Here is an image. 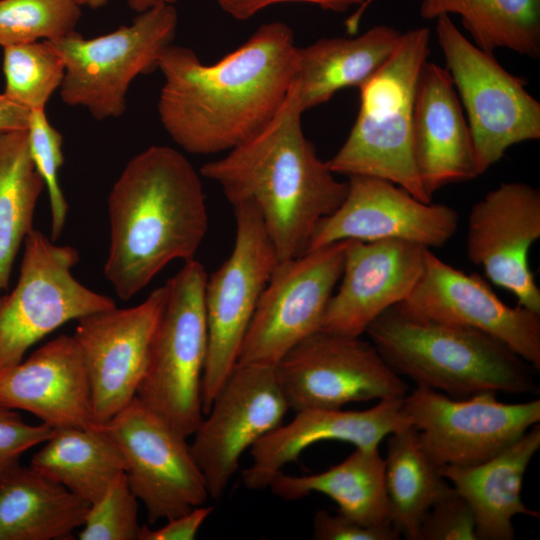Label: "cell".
<instances>
[{"instance_id": "cell-36", "label": "cell", "mask_w": 540, "mask_h": 540, "mask_svg": "<svg viewBox=\"0 0 540 540\" xmlns=\"http://www.w3.org/2000/svg\"><path fill=\"white\" fill-rule=\"evenodd\" d=\"M417 540H478L473 511L455 489L424 514Z\"/></svg>"}, {"instance_id": "cell-39", "label": "cell", "mask_w": 540, "mask_h": 540, "mask_svg": "<svg viewBox=\"0 0 540 540\" xmlns=\"http://www.w3.org/2000/svg\"><path fill=\"white\" fill-rule=\"evenodd\" d=\"M213 510V506L204 504L166 520L159 528L142 525L138 540H193Z\"/></svg>"}, {"instance_id": "cell-25", "label": "cell", "mask_w": 540, "mask_h": 540, "mask_svg": "<svg viewBox=\"0 0 540 540\" xmlns=\"http://www.w3.org/2000/svg\"><path fill=\"white\" fill-rule=\"evenodd\" d=\"M402 33L376 25L359 36L321 38L298 48L296 84L302 110L331 99L340 89L362 86L398 46Z\"/></svg>"}, {"instance_id": "cell-30", "label": "cell", "mask_w": 540, "mask_h": 540, "mask_svg": "<svg viewBox=\"0 0 540 540\" xmlns=\"http://www.w3.org/2000/svg\"><path fill=\"white\" fill-rule=\"evenodd\" d=\"M419 14L426 20L459 15L483 51L508 48L532 59L540 56V0H421Z\"/></svg>"}, {"instance_id": "cell-24", "label": "cell", "mask_w": 540, "mask_h": 540, "mask_svg": "<svg viewBox=\"0 0 540 540\" xmlns=\"http://www.w3.org/2000/svg\"><path fill=\"white\" fill-rule=\"evenodd\" d=\"M540 448V425L490 459L473 466L439 467L442 475L470 505L478 540H513V518H539L522 501L523 477Z\"/></svg>"}, {"instance_id": "cell-40", "label": "cell", "mask_w": 540, "mask_h": 540, "mask_svg": "<svg viewBox=\"0 0 540 540\" xmlns=\"http://www.w3.org/2000/svg\"><path fill=\"white\" fill-rule=\"evenodd\" d=\"M373 0H216L219 7L236 20H248L268 6L283 2H302L324 11L344 13L353 6L366 8Z\"/></svg>"}, {"instance_id": "cell-37", "label": "cell", "mask_w": 540, "mask_h": 540, "mask_svg": "<svg viewBox=\"0 0 540 540\" xmlns=\"http://www.w3.org/2000/svg\"><path fill=\"white\" fill-rule=\"evenodd\" d=\"M53 431L44 423L28 424L15 410L0 405V476L18 465L27 450L44 443Z\"/></svg>"}, {"instance_id": "cell-3", "label": "cell", "mask_w": 540, "mask_h": 540, "mask_svg": "<svg viewBox=\"0 0 540 540\" xmlns=\"http://www.w3.org/2000/svg\"><path fill=\"white\" fill-rule=\"evenodd\" d=\"M108 214L104 275L122 300L173 260H193L208 230L200 175L168 146H150L128 161L109 193Z\"/></svg>"}, {"instance_id": "cell-33", "label": "cell", "mask_w": 540, "mask_h": 540, "mask_svg": "<svg viewBox=\"0 0 540 540\" xmlns=\"http://www.w3.org/2000/svg\"><path fill=\"white\" fill-rule=\"evenodd\" d=\"M80 17L74 0H0V46L59 39Z\"/></svg>"}, {"instance_id": "cell-17", "label": "cell", "mask_w": 540, "mask_h": 540, "mask_svg": "<svg viewBox=\"0 0 540 540\" xmlns=\"http://www.w3.org/2000/svg\"><path fill=\"white\" fill-rule=\"evenodd\" d=\"M398 305L418 319L486 333L540 369V313L506 305L481 277L452 267L430 249L416 285Z\"/></svg>"}, {"instance_id": "cell-16", "label": "cell", "mask_w": 540, "mask_h": 540, "mask_svg": "<svg viewBox=\"0 0 540 540\" xmlns=\"http://www.w3.org/2000/svg\"><path fill=\"white\" fill-rule=\"evenodd\" d=\"M167 294L165 283L137 306L77 320L72 336L89 374L93 424L108 421L136 397Z\"/></svg>"}, {"instance_id": "cell-5", "label": "cell", "mask_w": 540, "mask_h": 540, "mask_svg": "<svg viewBox=\"0 0 540 540\" xmlns=\"http://www.w3.org/2000/svg\"><path fill=\"white\" fill-rule=\"evenodd\" d=\"M430 29L402 33L384 64L360 90L355 123L337 153L327 162L335 174L388 180L430 203L413 158L412 124L419 73L429 55Z\"/></svg>"}, {"instance_id": "cell-21", "label": "cell", "mask_w": 540, "mask_h": 540, "mask_svg": "<svg viewBox=\"0 0 540 540\" xmlns=\"http://www.w3.org/2000/svg\"><path fill=\"white\" fill-rule=\"evenodd\" d=\"M403 398L384 399L366 410L312 408L296 412L250 448L251 465L242 471L249 490L268 488L288 463L321 441H342L355 448L374 449L391 433L410 426L402 409Z\"/></svg>"}, {"instance_id": "cell-6", "label": "cell", "mask_w": 540, "mask_h": 540, "mask_svg": "<svg viewBox=\"0 0 540 540\" xmlns=\"http://www.w3.org/2000/svg\"><path fill=\"white\" fill-rule=\"evenodd\" d=\"M207 273L195 259L166 284L168 294L136 398L187 438L203 419L202 379L208 351Z\"/></svg>"}, {"instance_id": "cell-9", "label": "cell", "mask_w": 540, "mask_h": 540, "mask_svg": "<svg viewBox=\"0 0 540 540\" xmlns=\"http://www.w3.org/2000/svg\"><path fill=\"white\" fill-rule=\"evenodd\" d=\"M78 251L57 245L32 229L24 240L18 281L0 295V370L23 360L26 351L63 324L116 307L72 274Z\"/></svg>"}, {"instance_id": "cell-27", "label": "cell", "mask_w": 540, "mask_h": 540, "mask_svg": "<svg viewBox=\"0 0 540 540\" xmlns=\"http://www.w3.org/2000/svg\"><path fill=\"white\" fill-rule=\"evenodd\" d=\"M268 488L286 501L320 493L335 501L340 513L363 525L393 526L386 491L385 461L379 448H355L342 462L316 474L294 476L280 472Z\"/></svg>"}, {"instance_id": "cell-4", "label": "cell", "mask_w": 540, "mask_h": 540, "mask_svg": "<svg viewBox=\"0 0 540 540\" xmlns=\"http://www.w3.org/2000/svg\"><path fill=\"white\" fill-rule=\"evenodd\" d=\"M366 333L388 366L416 386L456 399L485 392L539 393L535 369L481 331L418 319L397 304L376 318Z\"/></svg>"}, {"instance_id": "cell-41", "label": "cell", "mask_w": 540, "mask_h": 540, "mask_svg": "<svg viewBox=\"0 0 540 540\" xmlns=\"http://www.w3.org/2000/svg\"><path fill=\"white\" fill-rule=\"evenodd\" d=\"M30 112L0 93V131L27 130Z\"/></svg>"}, {"instance_id": "cell-32", "label": "cell", "mask_w": 540, "mask_h": 540, "mask_svg": "<svg viewBox=\"0 0 540 540\" xmlns=\"http://www.w3.org/2000/svg\"><path fill=\"white\" fill-rule=\"evenodd\" d=\"M4 94L26 109H45L65 75L62 57L50 41L3 47Z\"/></svg>"}, {"instance_id": "cell-19", "label": "cell", "mask_w": 540, "mask_h": 540, "mask_svg": "<svg viewBox=\"0 0 540 540\" xmlns=\"http://www.w3.org/2000/svg\"><path fill=\"white\" fill-rule=\"evenodd\" d=\"M540 238V190L502 182L477 201L468 217L466 250L495 285L514 294L518 305L540 313V289L529 265Z\"/></svg>"}, {"instance_id": "cell-35", "label": "cell", "mask_w": 540, "mask_h": 540, "mask_svg": "<svg viewBox=\"0 0 540 540\" xmlns=\"http://www.w3.org/2000/svg\"><path fill=\"white\" fill-rule=\"evenodd\" d=\"M138 499L123 472L94 503L90 504L80 540H138Z\"/></svg>"}, {"instance_id": "cell-10", "label": "cell", "mask_w": 540, "mask_h": 540, "mask_svg": "<svg viewBox=\"0 0 540 540\" xmlns=\"http://www.w3.org/2000/svg\"><path fill=\"white\" fill-rule=\"evenodd\" d=\"M233 209V250L205 286L208 351L202 379L204 414L237 364L259 299L279 262L257 207L243 202Z\"/></svg>"}, {"instance_id": "cell-28", "label": "cell", "mask_w": 540, "mask_h": 540, "mask_svg": "<svg viewBox=\"0 0 540 540\" xmlns=\"http://www.w3.org/2000/svg\"><path fill=\"white\" fill-rule=\"evenodd\" d=\"M30 467L89 504L97 501L125 468L118 448L94 424L54 429L33 455Z\"/></svg>"}, {"instance_id": "cell-31", "label": "cell", "mask_w": 540, "mask_h": 540, "mask_svg": "<svg viewBox=\"0 0 540 540\" xmlns=\"http://www.w3.org/2000/svg\"><path fill=\"white\" fill-rule=\"evenodd\" d=\"M44 188L30 155L27 130L0 131V295L7 291L15 257L33 229Z\"/></svg>"}, {"instance_id": "cell-14", "label": "cell", "mask_w": 540, "mask_h": 540, "mask_svg": "<svg viewBox=\"0 0 540 540\" xmlns=\"http://www.w3.org/2000/svg\"><path fill=\"white\" fill-rule=\"evenodd\" d=\"M348 240L331 243L275 267L255 309L237 363L274 367L296 344L321 330L341 278Z\"/></svg>"}, {"instance_id": "cell-13", "label": "cell", "mask_w": 540, "mask_h": 540, "mask_svg": "<svg viewBox=\"0 0 540 540\" xmlns=\"http://www.w3.org/2000/svg\"><path fill=\"white\" fill-rule=\"evenodd\" d=\"M402 409L439 467H467L495 456L540 421V399L504 403L496 393L456 399L416 386Z\"/></svg>"}, {"instance_id": "cell-12", "label": "cell", "mask_w": 540, "mask_h": 540, "mask_svg": "<svg viewBox=\"0 0 540 540\" xmlns=\"http://www.w3.org/2000/svg\"><path fill=\"white\" fill-rule=\"evenodd\" d=\"M274 372L289 409L295 412L404 398L409 389L370 341L324 330L290 349Z\"/></svg>"}, {"instance_id": "cell-1", "label": "cell", "mask_w": 540, "mask_h": 540, "mask_svg": "<svg viewBox=\"0 0 540 540\" xmlns=\"http://www.w3.org/2000/svg\"><path fill=\"white\" fill-rule=\"evenodd\" d=\"M298 47L285 23H265L236 50L203 64L190 48L169 45L157 111L171 139L191 154L230 151L262 130L297 74Z\"/></svg>"}, {"instance_id": "cell-34", "label": "cell", "mask_w": 540, "mask_h": 540, "mask_svg": "<svg viewBox=\"0 0 540 540\" xmlns=\"http://www.w3.org/2000/svg\"><path fill=\"white\" fill-rule=\"evenodd\" d=\"M30 155L37 172L45 183L51 209V240L61 236L68 204L59 184V170L64 162L63 138L48 120L45 109L30 112L27 127Z\"/></svg>"}, {"instance_id": "cell-42", "label": "cell", "mask_w": 540, "mask_h": 540, "mask_svg": "<svg viewBox=\"0 0 540 540\" xmlns=\"http://www.w3.org/2000/svg\"><path fill=\"white\" fill-rule=\"evenodd\" d=\"M79 6L98 8L108 2V0H74ZM132 9L141 13L154 6L161 4H174L176 0H127Z\"/></svg>"}, {"instance_id": "cell-29", "label": "cell", "mask_w": 540, "mask_h": 540, "mask_svg": "<svg viewBox=\"0 0 540 540\" xmlns=\"http://www.w3.org/2000/svg\"><path fill=\"white\" fill-rule=\"evenodd\" d=\"M385 482L392 525L408 540H417L428 509L454 491L423 449L410 425L387 438Z\"/></svg>"}, {"instance_id": "cell-38", "label": "cell", "mask_w": 540, "mask_h": 540, "mask_svg": "<svg viewBox=\"0 0 540 540\" xmlns=\"http://www.w3.org/2000/svg\"><path fill=\"white\" fill-rule=\"evenodd\" d=\"M313 539L316 540H397L399 531L391 526L376 528L363 525L338 511L330 514L318 510L313 517Z\"/></svg>"}, {"instance_id": "cell-8", "label": "cell", "mask_w": 540, "mask_h": 540, "mask_svg": "<svg viewBox=\"0 0 540 540\" xmlns=\"http://www.w3.org/2000/svg\"><path fill=\"white\" fill-rule=\"evenodd\" d=\"M436 36L467 113L480 175L510 146L540 139V103L524 79L469 41L449 15L436 18Z\"/></svg>"}, {"instance_id": "cell-23", "label": "cell", "mask_w": 540, "mask_h": 540, "mask_svg": "<svg viewBox=\"0 0 540 540\" xmlns=\"http://www.w3.org/2000/svg\"><path fill=\"white\" fill-rule=\"evenodd\" d=\"M412 152L429 199L442 187L480 175L468 122L447 69L426 61L418 76Z\"/></svg>"}, {"instance_id": "cell-26", "label": "cell", "mask_w": 540, "mask_h": 540, "mask_svg": "<svg viewBox=\"0 0 540 540\" xmlns=\"http://www.w3.org/2000/svg\"><path fill=\"white\" fill-rule=\"evenodd\" d=\"M90 504L20 464L0 476V540H64L81 528Z\"/></svg>"}, {"instance_id": "cell-15", "label": "cell", "mask_w": 540, "mask_h": 540, "mask_svg": "<svg viewBox=\"0 0 540 540\" xmlns=\"http://www.w3.org/2000/svg\"><path fill=\"white\" fill-rule=\"evenodd\" d=\"M289 410L274 367L237 363L193 433L190 448L210 498H220L242 454Z\"/></svg>"}, {"instance_id": "cell-2", "label": "cell", "mask_w": 540, "mask_h": 540, "mask_svg": "<svg viewBox=\"0 0 540 540\" xmlns=\"http://www.w3.org/2000/svg\"><path fill=\"white\" fill-rule=\"evenodd\" d=\"M303 112L294 80L262 130L200 168L232 206L251 202L257 207L279 261L308 251L317 225L342 204L348 191V182L334 177L305 137Z\"/></svg>"}, {"instance_id": "cell-20", "label": "cell", "mask_w": 540, "mask_h": 540, "mask_svg": "<svg viewBox=\"0 0 540 540\" xmlns=\"http://www.w3.org/2000/svg\"><path fill=\"white\" fill-rule=\"evenodd\" d=\"M427 249L398 239L348 240L341 283L328 302L321 330L361 337L383 312L409 296Z\"/></svg>"}, {"instance_id": "cell-11", "label": "cell", "mask_w": 540, "mask_h": 540, "mask_svg": "<svg viewBox=\"0 0 540 540\" xmlns=\"http://www.w3.org/2000/svg\"><path fill=\"white\" fill-rule=\"evenodd\" d=\"M94 425L121 453L129 486L151 524L206 504L210 496L187 437L136 397Z\"/></svg>"}, {"instance_id": "cell-18", "label": "cell", "mask_w": 540, "mask_h": 540, "mask_svg": "<svg viewBox=\"0 0 540 540\" xmlns=\"http://www.w3.org/2000/svg\"><path fill=\"white\" fill-rule=\"evenodd\" d=\"M347 182L344 201L319 222L308 251L342 240L385 239L440 248L457 232L458 212L446 204L422 202L378 177L354 175Z\"/></svg>"}, {"instance_id": "cell-7", "label": "cell", "mask_w": 540, "mask_h": 540, "mask_svg": "<svg viewBox=\"0 0 540 540\" xmlns=\"http://www.w3.org/2000/svg\"><path fill=\"white\" fill-rule=\"evenodd\" d=\"M177 24L174 5L161 4L104 35L84 38L75 30L50 41L65 65L62 101L85 108L97 120L122 116L131 83L158 68Z\"/></svg>"}, {"instance_id": "cell-22", "label": "cell", "mask_w": 540, "mask_h": 540, "mask_svg": "<svg viewBox=\"0 0 540 540\" xmlns=\"http://www.w3.org/2000/svg\"><path fill=\"white\" fill-rule=\"evenodd\" d=\"M0 405L27 411L53 429L92 426L89 374L74 337L60 335L1 369Z\"/></svg>"}]
</instances>
